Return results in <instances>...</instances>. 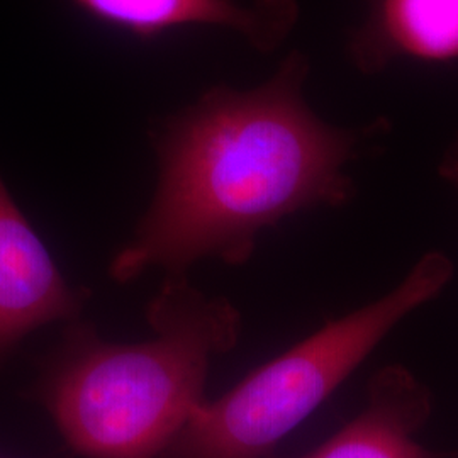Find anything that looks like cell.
Masks as SVG:
<instances>
[{"instance_id":"6","label":"cell","mask_w":458,"mask_h":458,"mask_svg":"<svg viewBox=\"0 0 458 458\" xmlns=\"http://www.w3.org/2000/svg\"><path fill=\"white\" fill-rule=\"evenodd\" d=\"M431 412L428 386L410 369L387 365L370 377L363 410L327 442L297 458H437L416 440Z\"/></svg>"},{"instance_id":"1","label":"cell","mask_w":458,"mask_h":458,"mask_svg":"<svg viewBox=\"0 0 458 458\" xmlns=\"http://www.w3.org/2000/svg\"><path fill=\"white\" fill-rule=\"evenodd\" d=\"M308 72L294 51L268 82L246 92L217 87L155 134L157 191L109 277L126 284L151 267L187 274L204 259L243 265L263 229L352 200L344 166L387 124H327L302 98Z\"/></svg>"},{"instance_id":"3","label":"cell","mask_w":458,"mask_h":458,"mask_svg":"<svg viewBox=\"0 0 458 458\" xmlns=\"http://www.w3.org/2000/svg\"><path fill=\"white\" fill-rule=\"evenodd\" d=\"M454 262L428 251L389 294L329 321L238 382L204 401L158 458H268L404 318L454 278Z\"/></svg>"},{"instance_id":"7","label":"cell","mask_w":458,"mask_h":458,"mask_svg":"<svg viewBox=\"0 0 458 458\" xmlns=\"http://www.w3.org/2000/svg\"><path fill=\"white\" fill-rule=\"evenodd\" d=\"M369 13L350 39L355 66L374 75L395 60L458 62V0H367Z\"/></svg>"},{"instance_id":"5","label":"cell","mask_w":458,"mask_h":458,"mask_svg":"<svg viewBox=\"0 0 458 458\" xmlns=\"http://www.w3.org/2000/svg\"><path fill=\"white\" fill-rule=\"evenodd\" d=\"M98 22L141 39L189 28L214 26L242 34L251 47L272 51L297 21L295 0H72Z\"/></svg>"},{"instance_id":"8","label":"cell","mask_w":458,"mask_h":458,"mask_svg":"<svg viewBox=\"0 0 458 458\" xmlns=\"http://www.w3.org/2000/svg\"><path fill=\"white\" fill-rule=\"evenodd\" d=\"M438 172L443 181L458 191V136L445 149Z\"/></svg>"},{"instance_id":"2","label":"cell","mask_w":458,"mask_h":458,"mask_svg":"<svg viewBox=\"0 0 458 458\" xmlns=\"http://www.w3.org/2000/svg\"><path fill=\"white\" fill-rule=\"evenodd\" d=\"M153 336L113 344L66 325L33 386L68 448L85 458H158L206 399L214 357L240 340L242 316L187 274H166L147 306Z\"/></svg>"},{"instance_id":"9","label":"cell","mask_w":458,"mask_h":458,"mask_svg":"<svg viewBox=\"0 0 458 458\" xmlns=\"http://www.w3.org/2000/svg\"><path fill=\"white\" fill-rule=\"evenodd\" d=\"M442 458H458V452H454V454H448V455H445Z\"/></svg>"},{"instance_id":"4","label":"cell","mask_w":458,"mask_h":458,"mask_svg":"<svg viewBox=\"0 0 458 458\" xmlns=\"http://www.w3.org/2000/svg\"><path fill=\"white\" fill-rule=\"evenodd\" d=\"M89 297L68 284L0 177V369L39 327L77 321Z\"/></svg>"}]
</instances>
